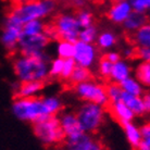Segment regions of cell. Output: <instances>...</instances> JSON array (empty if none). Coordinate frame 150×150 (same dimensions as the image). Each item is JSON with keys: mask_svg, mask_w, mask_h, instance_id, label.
Segmentation results:
<instances>
[{"mask_svg": "<svg viewBox=\"0 0 150 150\" xmlns=\"http://www.w3.org/2000/svg\"><path fill=\"white\" fill-rule=\"evenodd\" d=\"M62 109L63 102L60 97L54 95L46 97L14 98L11 108L16 119L32 124L49 116H57Z\"/></svg>", "mask_w": 150, "mask_h": 150, "instance_id": "cell-1", "label": "cell"}, {"mask_svg": "<svg viewBox=\"0 0 150 150\" xmlns=\"http://www.w3.org/2000/svg\"><path fill=\"white\" fill-rule=\"evenodd\" d=\"M49 56L46 52L36 56L19 53L12 61L15 77L20 83L45 82L49 77Z\"/></svg>", "mask_w": 150, "mask_h": 150, "instance_id": "cell-2", "label": "cell"}, {"mask_svg": "<svg viewBox=\"0 0 150 150\" xmlns=\"http://www.w3.org/2000/svg\"><path fill=\"white\" fill-rule=\"evenodd\" d=\"M56 0H33L15 4L8 16L23 26V24L33 20H45L56 11Z\"/></svg>", "mask_w": 150, "mask_h": 150, "instance_id": "cell-3", "label": "cell"}, {"mask_svg": "<svg viewBox=\"0 0 150 150\" xmlns=\"http://www.w3.org/2000/svg\"><path fill=\"white\" fill-rule=\"evenodd\" d=\"M33 132L36 138L47 147L59 145L65 139L58 116H49L33 123Z\"/></svg>", "mask_w": 150, "mask_h": 150, "instance_id": "cell-4", "label": "cell"}, {"mask_svg": "<svg viewBox=\"0 0 150 150\" xmlns=\"http://www.w3.org/2000/svg\"><path fill=\"white\" fill-rule=\"evenodd\" d=\"M75 113L83 131L87 134L97 132L101 127L105 119V107L93 102H83Z\"/></svg>", "mask_w": 150, "mask_h": 150, "instance_id": "cell-5", "label": "cell"}, {"mask_svg": "<svg viewBox=\"0 0 150 150\" xmlns=\"http://www.w3.org/2000/svg\"><path fill=\"white\" fill-rule=\"evenodd\" d=\"M74 91L79 99L84 102H93L102 107H105L109 103L105 87L93 79H88L74 85Z\"/></svg>", "mask_w": 150, "mask_h": 150, "instance_id": "cell-6", "label": "cell"}, {"mask_svg": "<svg viewBox=\"0 0 150 150\" xmlns=\"http://www.w3.org/2000/svg\"><path fill=\"white\" fill-rule=\"evenodd\" d=\"M57 39L59 40H67L74 44L79 40V24L76 20V16L73 13L65 12L61 13L54 19L52 24Z\"/></svg>", "mask_w": 150, "mask_h": 150, "instance_id": "cell-7", "label": "cell"}, {"mask_svg": "<svg viewBox=\"0 0 150 150\" xmlns=\"http://www.w3.org/2000/svg\"><path fill=\"white\" fill-rule=\"evenodd\" d=\"M21 37H22V25L7 15L0 36V41L4 48L10 53L16 52Z\"/></svg>", "mask_w": 150, "mask_h": 150, "instance_id": "cell-8", "label": "cell"}, {"mask_svg": "<svg viewBox=\"0 0 150 150\" xmlns=\"http://www.w3.org/2000/svg\"><path fill=\"white\" fill-rule=\"evenodd\" d=\"M98 48L95 44H88L81 40L74 42V52L72 58L76 65L90 70L98 62Z\"/></svg>", "mask_w": 150, "mask_h": 150, "instance_id": "cell-9", "label": "cell"}, {"mask_svg": "<svg viewBox=\"0 0 150 150\" xmlns=\"http://www.w3.org/2000/svg\"><path fill=\"white\" fill-rule=\"evenodd\" d=\"M51 39L48 37V35L45 33L38 35H32V36H22L20 39L18 51L22 54L27 56H36L46 52L45 50L50 44Z\"/></svg>", "mask_w": 150, "mask_h": 150, "instance_id": "cell-10", "label": "cell"}, {"mask_svg": "<svg viewBox=\"0 0 150 150\" xmlns=\"http://www.w3.org/2000/svg\"><path fill=\"white\" fill-rule=\"evenodd\" d=\"M64 140L67 150H103L101 144L85 132L72 138H65Z\"/></svg>", "mask_w": 150, "mask_h": 150, "instance_id": "cell-11", "label": "cell"}, {"mask_svg": "<svg viewBox=\"0 0 150 150\" xmlns=\"http://www.w3.org/2000/svg\"><path fill=\"white\" fill-rule=\"evenodd\" d=\"M132 11L133 9L127 0H114L107 10V16L113 24L122 25Z\"/></svg>", "mask_w": 150, "mask_h": 150, "instance_id": "cell-12", "label": "cell"}, {"mask_svg": "<svg viewBox=\"0 0 150 150\" xmlns=\"http://www.w3.org/2000/svg\"><path fill=\"white\" fill-rule=\"evenodd\" d=\"M58 119L65 138H72L84 133L75 112H63L61 113L60 116H58Z\"/></svg>", "mask_w": 150, "mask_h": 150, "instance_id": "cell-13", "label": "cell"}, {"mask_svg": "<svg viewBox=\"0 0 150 150\" xmlns=\"http://www.w3.org/2000/svg\"><path fill=\"white\" fill-rule=\"evenodd\" d=\"M45 82H24L20 83L14 89V98H33L37 97L44 89Z\"/></svg>", "mask_w": 150, "mask_h": 150, "instance_id": "cell-14", "label": "cell"}, {"mask_svg": "<svg viewBox=\"0 0 150 150\" xmlns=\"http://www.w3.org/2000/svg\"><path fill=\"white\" fill-rule=\"evenodd\" d=\"M132 73H133L132 65L127 60L122 58L121 60L112 64V70H111L109 79H111L112 83L121 84L127 77L132 76Z\"/></svg>", "mask_w": 150, "mask_h": 150, "instance_id": "cell-15", "label": "cell"}, {"mask_svg": "<svg viewBox=\"0 0 150 150\" xmlns=\"http://www.w3.org/2000/svg\"><path fill=\"white\" fill-rule=\"evenodd\" d=\"M110 111H111V114L113 115V117L121 124L132 122L135 119V114L132 112L131 109L121 100L116 102H112L110 105Z\"/></svg>", "mask_w": 150, "mask_h": 150, "instance_id": "cell-16", "label": "cell"}, {"mask_svg": "<svg viewBox=\"0 0 150 150\" xmlns=\"http://www.w3.org/2000/svg\"><path fill=\"white\" fill-rule=\"evenodd\" d=\"M147 22H148V18H147L146 13L132 11V13L128 15L127 19L123 22L122 26H123L124 30L126 33L134 34L136 30H138Z\"/></svg>", "mask_w": 150, "mask_h": 150, "instance_id": "cell-17", "label": "cell"}, {"mask_svg": "<svg viewBox=\"0 0 150 150\" xmlns=\"http://www.w3.org/2000/svg\"><path fill=\"white\" fill-rule=\"evenodd\" d=\"M121 101L127 105L135 116H142L146 113V108L142 96H133L123 91L121 96Z\"/></svg>", "mask_w": 150, "mask_h": 150, "instance_id": "cell-18", "label": "cell"}, {"mask_svg": "<svg viewBox=\"0 0 150 150\" xmlns=\"http://www.w3.org/2000/svg\"><path fill=\"white\" fill-rule=\"evenodd\" d=\"M124 131V135L126 137V140L134 149H138L140 142H142V133L140 128L137 124H135L133 121L127 123L122 124Z\"/></svg>", "mask_w": 150, "mask_h": 150, "instance_id": "cell-19", "label": "cell"}, {"mask_svg": "<svg viewBox=\"0 0 150 150\" xmlns=\"http://www.w3.org/2000/svg\"><path fill=\"white\" fill-rule=\"evenodd\" d=\"M117 44V35L110 30H105L100 32L96 39V46L97 48L109 51L114 49V47Z\"/></svg>", "mask_w": 150, "mask_h": 150, "instance_id": "cell-20", "label": "cell"}, {"mask_svg": "<svg viewBox=\"0 0 150 150\" xmlns=\"http://www.w3.org/2000/svg\"><path fill=\"white\" fill-rule=\"evenodd\" d=\"M132 40L135 47L150 48V22L145 23L138 30L132 34Z\"/></svg>", "mask_w": 150, "mask_h": 150, "instance_id": "cell-21", "label": "cell"}, {"mask_svg": "<svg viewBox=\"0 0 150 150\" xmlns=\"http://www.w3.org/2000/svg\"><path fill=\"white\" fill-rule=\"evenodd\" d=\"M121 88L124 93L133 96H143L145 94V87L135 76H129L120 84Z\"/></svg>", "mask_w": 150, "mask_h": 150, "instance_id": "cell-22", "label": "cell"}, {"mask_svg": "<svg viewBox=\"0 0 150 150\" xmlns=\"http://www.w3.org/2000/svg\"><path fill=\"white\" fill-rule=\"evenodd\" d=\"M46 23L44 20H33L30 22L23 24L22 26V36H32V35H38L45 33Z\"/></svg>", "mask_w": 150, "mask_h": 150, "instance_id": "cell-23", "label": "cell"}, {"mask_svg": "<svg viewBox=\"0 0 150 150\" xmlns=\"http://www.w3.org/2000/svg\"><path fill=\"white\" fill-rule=\"evenodd\" d=\"M135 77L144 87L150 88V61L140 62L135 70Z\"/></svg>", "mask_w": 150, "mask_h": 150, "instance_id": "cell-24", "label": "cell"}, {"mask_svg": "<svg viewBox=\"0 0 150 150\" xmlns=\"http://www.w3.org/2000/svg\"><path fill=\"white\" fill-rule=\"evenodd\" d=\"M98 34H99V30H98V27L95 24L87 27H83L79 30V40L88 42V44H95Z\"/></svg>", "mask_w": 150, "mask_h": 150, "instance_id": "cell-25", "label": "cell"}, {"mask_svg": "<svg viewBox=\"0 0 150 150\" xmlns=\"http://www.w3.org/2000/svg\"><path fill=\"white\" fill-rule=\"evenodd\" d=\"M57 56L62 59H69L73 57L74 52V44L67 40H59L56 46Z\"/></svg>", "mask_w": 150, "mask_h": 150, "instance_id": "cell-26", "label": "cell"}, {"mask_svg": "<svg viewBox=\"0 0 150 150\" xmlns=\"http://www.w3.org/2000/svg\"><path fill=\"white\" fill-rule=\"evenodd\" d=\"M88 79H90L89 69L76 65L74 69V71H73V73H72L71 76H70L69 81H70L73 85H76V84L83 83V82H85V81H88Z\"/></svg>", "mask_w": 150, "mask_h": 150, "instance_id": "cell-27", "label": "cell"}, {"mask_svg": "<svg viewBox=\"0 0 150 150\" xmlns=\"http://www.w3.org/2000/svg\"><path fill=\"white\" fill-rule=\"evenodd\" d=\"M75 16H76V20H77L81 28L90 26V25L94 24V14L91 13V11L86 9V8L79 9V11H77V13L75 14Z\"/></svg>", "mask_w": 150, "mask_h": 150, "instance_id": "cell-28", "label": "cell"}, {"mask_svg": "<svg viewBox=\"0 0 150 150\" xmlns=\"http://www.w3.org/2000/svg\"><path fill=\"white\" fill-rule=\"evenodd\" d=\"M63 62L64 59L57 57L49 62V68H48V74L49 77L52 79H60L61 73H62V69H63Z\"/></svg>", "mask_w": 150, "mask_h": 150, "instance_id": "cell-29", "label": "cell"}, {"mask_svg": "<svg viewBox=\"0 0 150 150\" xmlns=\"http://www.w3.org/2000/svg\"><path fill=\"white\" fill-rule=\"evenodd\" d=\"M105 93L109 99V102H116L121 100V96L123 94V90L121 88L120 84H116V83H110L108 86H105Z\"/></svg>", "mask_w": 150, "mask_h": 150, "instance_id": "cell-30", "label": "cell"}, {"mask_svg": "<svg viewBox=\"0 0 150 150\" xmlns=\"http://www.w3.org/2000/svg\"><path fill=\"white\" fill-rule=\"evenodd\" d=\"M112 70V63L105 59V57L101 58L100 60L97 62V71L98 74L100 75L103 79H109L110 73Z\"/></svg>", "mask_w": 150, "mask_h": 150, "instance_id": "cell-31", "label": "cell"}, {"mask_svg": "<svg viewBox=\"0 0 150 150\" xmlns=\"http://www.w3.org/2000/svg\"><path fill=\"white\" fill-rule=\"evenodd\" d=\"M75 67H76V63H75V61L73 60V58L64 59L63 69H62V73H61L60 79H65V81H69L71 74L73 73V71H74Z\"/></svg>", "mask_w": 150, "mask_h": 150, "instance_id": "cell-32", "label": "cell"}, {"mask_svg": "<svg viewBox=\"0 0 150 150\" xmlns=\"http://www.w3.org/2000/svg\"><path fill=\"white\" fill-rule=\"evenodd\" d=\"M129 4H131L133 11L142 12V13H146L149 9V4L147 0H127Z\"/></svg>", "mask_w": 150, "mask_h": 150, "instance_id": "cell-33", "label": "cell"}, {"mask_svg": "<svg viewBox=\"0 0 150 150\" xmlns=\"http://www.w3.org/2000/svg\"><path fill=\"white\" fill-rule=\"evenodd\" d=\"M135 57L140 60V62H149L150 48H147V47H136Z\"/></svg>", "mask_w": 150, "mask_h": 150, "instance_id": "cell-34", "label": "cell"}, {"mask_svg": "<svg viewBox=\"0 0 150 150\" xmlns=\"http://www.w3.org/2000/svg\"><path fill=\"white\" fill-rule=\"evenodd\" d=\"M121 57L124 58L125 60H128V59H132L135 57L136 53V47L132 45H126L122 48V51H121Z\"/></svg>", "mask_w": 150, "mask_h": 150, "instance_id": "cell-35", "label": "cell"}, {"mask_svg": "<svg viewBox=\"0 0 150 150\" xmlns=\"http://www.w3.org/2000/svg\"><path fill=\"white\" fill-rule=\"evenodd\" d=\"M105 58L107 59L108 61H110L111 63H115L117 62L119 60L122 59V57H121V53L119 51H116V50H109V51H107L105 54Z\"/></svg>", "mask_w": 150, "mask_h": 150, "instance_id": "cell-36", "label": "cell"}, {"mask_svg": "<svg viewBox=\"0 0 150 150\" xmlns=\"http://www.w3.org/2000/svg\"><path fill=\"white\" fill-rule=\"evenodd\" d=\"M140 128V133H142V138H150V122L148 123H144Z\"/></svg>", "mask_w": 150, "mask_h": 150, "instance_id": "cell-37", "label": "cell"}, {"mask_svg": "<svg viewBox=\"0 0 150 150\" xmlns=\"http://www.w3.org/2000/svg\"><path fill=\"white\" fill-rule=\"evenodd\" d=\"M67 2H69L70 4H72L73 7L79 8V9H82L86 6L87 0H65Z\"/></svg>", "mask_w": 150, "mask_h": 150, "instance_id": "cell-38", "label": "cell"}, {"mask_svg": "<svg viewBox=\"0 0 150 150\" xmlns=\"http://www.w3.org/2000/svg\"><path fill=\"white\" fill-rule=\"evenodd\" d=\"M145 103V108H146V113H150V90L147 91L142 96Z\"/></svg>", "mask_w": 150, "mask_h": 150, "instance_id": "cell-39", "label": "cell"}, {"mask_svg": "<svg viewBox=\"0 0 150 150\" xmlns=\"http://www.w3.org/2000/svg\"><path fill=\"white\" fill-rule=\"evenodd\" d=\"M14 4H25V2H30V1H33V0H12Z\"/></svg>", "mask_w": 150, "mask_h": 150, "instance_id": "cell-40", "label": "cell"}, {"mask_svg": "<svg viewBox=\"0 0 150 150\" xmlns=\"http://www.w3.org/2000/svg\"><path fill=\"white\" fill-rule=\"evenodd\" d=\"M146 14H147V18H148V21L150 22V8L148 9V11L146 12Z\"/></svg>", "mask_w": 150, "mask_h": 150, "instance_id": "cell-41", "label": "cell"}, {"mask_svg": "<svg viewBox=\"0 0 150 150\" xmlns=\"http://www.w3.org/2000/svg\"><path fill=\"white\" fill-rule=\"evenodd\" d=\"M137 150H150V148H147V149H137Z\"/></svg>", "mask_w": 150, "mask_h": 150, "instance_id": "cell-42", "label": "cell"}, {"mask_svg": "<svg viewBox=\"0 0 150 150\" xmlns=\"http://www.w3.org/2000/svg\"><path fill=\"white\" fill-rule=\"evenodd\" d=\"M148 1V4H149V7H150V0H147Z\"/></svg>", "mask_w": 150, "mask_h": 150, "instance_id": "cell-43", "label": "cell"}]
</instances>
